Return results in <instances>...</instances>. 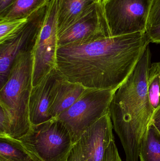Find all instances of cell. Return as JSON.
Listing matches in <instances>:
<instances>
[{"mask_svg":"<svg viewBox=\"0 0 160 161\" xmlns=\"http://www.w3.org/2000/svg\"><path fill=\"white\" fill-rule=\"evenodd\" d=\"M0 161H38L18 139L0 137Z\"/></svg>","mask_w":160,"mask_h":161,"instance_id":"obj_15","label":"cell"},{"mask_svg":"<svg viewBox=\"0 0 160 161\" xmlns=\"http://www.w3.org/2000/svg\"><path fill=\"white\" fill-rule=\"evenodd\" d=\"M160 24V0H152L147 20V27Z\"/></svg>","mask_w":160,"mask_h":161,"instance_id":"obj_19","label":"cell"},{"mask_svg":"<svg viewBox=\"0 0 160 161\" xmlns=\"http://www.w3.org/2000/svg\"><path fill=\"white\" fill-rule=\"evenodd\" d=\"M146 34L150 43H160V24L147 28Z\"/></svg>","mask_w":160,"mask_h":161,"instance_id":"obj_21","label":"cell"},{"mask_svg":"<svg viewBox=\"0 0 160 161\" xmlns=\"http://www.w3.org/2000/svg\"><path fill=\"white\" fill-rule=\"evenodd\" d=\"M149 42L136 33L59 47L56 69L88 89L116 90L131 74Z\"/></svg>","mask_w":160,"mask_h":161,"instance_id":"obj_1","label":"cell"},{"mask_svg":"<svg viewBox=\"0 0 160 161\" xmlns=\"http://www.w3.org/2000/svg\"><path fill=\"white\" fill-rule=\"evenodd\" d=\"M151 123L160 132V107L154 111Z\"/></svg>","mask_w":160,"mask_h":161,"instance_id":"obj_22","label":"cell"},{"mask_svg":"<svg viewBox=\"0 0 160 161\" xmlns=\"http://www.w3.org/2000/svg\"><path fill=\"white\" fill-rule=\"evenodd\" d=\"M28 19L0 21V44L15 36L27 22Z\"/></svg>","mask_w":160,"mask_h":161,"instance_id":"obj_18","label":"cell"},{"mask_svg":"<svg viewBox=\"0 0 160 161\" xmlns=\"http://www.w3.org/2000/svg\"><path fill=\"white\" fill-rule=\"evenodd\" d=\"M152 0H102L111 37L146 33Z\"/></svg>","mask_w":160,"mask_h":161,"instance_id":"obj_7","label":"cell"},{"mask_svg":"<svg viewBox=\"0 0 160 161\" xmlns=\"http://www.w3.org/2000/svg\"><path fill=\"white\" fill-rule=\"evenodd\" d=\"M18 140L38 161H67L74 144L67 129L56 118L32 126Z\"/></svg>","mask_w":160,"mask_h":161,"instance_id":"obj_4","label":"cell"},{"mask_svg":"<svg viewBox=\"0 0 160 161\" xmlns=\"http://www.w3.org/2000/svg\"><path fill=\"white\" fill-rule=\"evenodd\" d=\"M102 161H122L116 147L115 140L106 149Z\"/></svg>","mask_w":160,"mask_h":161,"instance_id":"obj_20","label":"cell"},{"mask_svg":"<svg viewBox=\"0 0 160 161\" xmlns=\"http://www.w3.org/2000/svg\"><path fill=\"white\" fill-rule=\"evenodd\" d=\"M46 6L33 13L15 36L0 44L1 88L6 81L10 68L20 52L34 45L45 18Z\"/></svg>","mask_w":160,"mask_h":161,"instance_id":"obj_10","label":"cell"},{"mask_svg":"<svg viewBox=\"0 0 160 161\" xmlns=\"http://www.w3.org/2000/svg\"><path fill=\"white\" fill-rule=\"evenodd\" d=\"M58 6V0H50L47 5L45 18L33 47V87L57 67Z\"/></svg>","mask_w":160,"mask_h":161,"instance_id":"obj_6","label":"cell"},{"mask_svg":"<svg viewBox=\"0 0 160 161\" xmlns=\"http://www.w3.org/2000/svg\"><path fill=\"white\" fill-rule=\"evenodd\" d=\"M151 57L148 46L131 74L115 91L110 104L113 129L123 146L126 161H139L142 142L155 111L147 92Z\"/></svg>","mask_w":160,"mask_h":161,"instance_id":"obj_2","label":"cell"},{"mask_svg":"<svg viewBox=\"0 0 160 161\" xmlns=\"http://www.w3.org/2000/svg\"><path fill=\"white\" fill-rule=\"evenodd\" d=\"M140 161H160V132L152 123L142 142Z\"/></svg>","mask_w":160,"mask_h":161,"instance_id":"obj_16","label":"cell"},{"mask_svg":"<svg viewBox=\"0 0 160 161\" xmlns=\"http://www.w3.org/2000/svg\"><path fill=\"white\" fill-rule=\"evenodd\" d=\"M15 0H0V13L8 8Z\"/></svg>","mask_w":160,"mask_h":161,"instance_id":"obj_23","label":"cell"},{"mask_svg":"<svg viewBox=\"0 0 160 161\" xmlns=\"http://www.w3.org/2000/svg\"><path fill=\"white\" fill-rule=\"evenodd\" d=\"M91 90L69 81L58 73L51 92L50 116L52 118H57Z\"/></svg>","mask_w":160,"mask_h":161,"instance_id":"obj_11","label":"cell"},{"mask_svg":"<svg viewBox=\"0 0 160 161\" xmlns=\"http://www.w3.org/2000/svg\"><path fill=\"white\" fill-rule=\"evenodd\" d=\"M148 97L154 111L160 107V62L151 64L147 77Z\"/></svg>","mask_w":160,"mask_h":161,"instance_id":"obj_17","label":"cell"},{"mask_svg":"<svg viewBox=\"0 0 160 161\" xmlns=\"http://www.w3.org/2000/svg\"><path fill=\"white\" fill-rule=\"evenodd\" d=\"M101 0H58L57 35L73 23L94 3Z\"/></svg>","mask_w":160,"mask_h":161,"instance_id":"obj_13","label":"cell"},{"mask_svg":"<svg viewBox=\"0 0 160 161\" xmlns=\"http://www.w3.org/2000/svg\"><path fill=\"white\" fill-rule=\"evenodd\" d=\"M110 112L85 130L74 144L67 161H102L115 140Z\"/></svg>","mask_w":160,"mask_h":161,"instance_id":"obj_9","label":"cell"},{"mask_svg":"<svg viewBox=\"0 0 160 161\" xmlns=\"http://www.w3.org/2000/svg\"><path fill=\"white\" fill-rule=\"evenodd\" d=\"M115 91L92 89L56 118L67 129L74 143L85 130L109 113Z\"/></svg>","mask_w":160,"mask_h":161,"instance_id":"obj_5","label":"cell"},{"mask_svg":"<svg viewBox=\"0 0 160 161\" xmlns=\"http://www.w3.org/2000/svg\"><path fill=\"white\" fill-rule=\"evenodd\" d=\"M50 0H15L8 8L0 13V21L28 18Z\"/></svg>","mask_w":160,"mask_h":161,"instance_id":"obj_14","label":"cell"},{"mask_svg":"<svg viewBox=\"0 0 160 161\" xmlns=\"http://www.w3.org/2000/svg\"><path fill=\"white\" fill-rule=\"evenodd\" d=\"M57 69L32 87L29 102V114L32 126L38 125L52 118L49 114L52 88L58 75Z\"/></svg>","mask_w":160,"mask_h":161,"instance_id":"obj_12","label":"cell"},{"mask_svg":"<svg viewBox=\"0 0 160 161\" xmlns=\"http://www.w3.org/2000/svg\"><path fill=\"white\" fill-rule=\"evenodd\" d=\"M33 47L20 52L0 91V103L10 111L13 116L12 138L18 140L26 135L32 128L29 102L33 87Z\"/></svg>","mask_w":160,"mask_h":161,"instance_id":"obj_3","label":"cell"},{"mask_svg":"<svg viewBox=\"0 0 160 161\" xmlns=\"http://www.w3.org/2000/svg\"><path fill=\"white\" fill-rule=\"evenodd\" d=\"M102 1L89 6L71 25L57 35L59 47L111 37Z\"/></svg>","mask_w":160,"mask_h":161,"instance_id":"obj_8","label":"cell"}]
</instances>
